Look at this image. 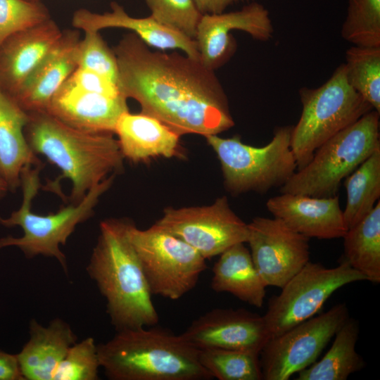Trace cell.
<instances>
[{"mask_svg":"<svg viewBox=\"0 0 380 380\" xmlns=\"http://www.w3.org/2000/svg\"><path fill=\"white\" fill-rule=\"evenodd\" d=\"M380 113L372 110L321 145L310 162L280 187L281 193L337 195L343 179L380 146Z\"/></svg>","mask_w":380,"mask_h":380,"instance_id":"52a82bcc","label":"cell"},{"mask_svg":"<svg viewBox=\"0 0 380 380\" xmlns=\"http://www.w3.org/2000/svg\"><path fill=\"white\" fill-rule=\"evenodd\" d=\"M77 30L63 32L52 49L13 97L27 113L46 111L52 99L77 66Z\"/></svg>","mask_w":380,"mask_h":380,"instance_id":"d6986e66","label":"cell"},{"mask_svg":"<svg viewBox=\"0 0 380 380\" xmlns=\"http://www.w3.org/2000/svg\"><path fill=\"white\" fill-rule=\"evenodd\" d=\"M232 30L245 32L261 42L270 40L274 33L269 11L258 2L252 1L236 11L202 15L195 40L205 67L215 70L234 54L236 43Z\"/></svg>","mask_w":380,"mask_h":380,"instance_id":"5bb4252c","label":"cell"},{"mask_svg":"<svg viewBox=\"0 0 380 380\" xmlns=\"http://www.w3.org/2000/svg\"><path fill=\"white\" fill-rule=\"evenodd\" d=\"M113 52L121 93L180 136L218 134L234 125L221 83L200 61L151 51L134 33L125 35Z\"/></svg>","mask_w":380,"mask_h":380,"instance_id":"6da1fadb","label":"cell"},{"mask_svg":"<svg viewBox=\"0 0 380 380\" xmlns=\"http://www.w3.org/2000/svg\"><path fill=\"white\" fill-rule=\"evenodd\" d=\"M365 280L346 261L331 268L309 261L270 300L262 315L270 338L313 317L336 290Z\"/></svg>","mask_w":380,"mask_h":380,"instance_id":"30bf717a","label":"cell"},{"mask_svg":"<svg viewBox=\"0 0 380 380\" xmlns=\"http://www.w3.org/2000/svg\"><path fill=\"white\" fill-rule=\"evenodd\" d=\"M110 7V11L103 13L85 8L78 9L72 16V25L84 32H99L109 27L126 29L132 31L149 47L161 50L179 49L189 57L200 61L195 39L159 23L151 15L146 18L132 17L116 2H112Z\"/></svg>","mask_w":380,"mask_h":380,"instance_id":"ffe728a7","label":"cell"},{"mask_svg":"<svg viewBox=\"0 0 380 380\" xmlns=\"http://www.w3.org/2000/svg\"><path fill=\"white\" fill-rule=\"evenodd\" d=\"M156 224L184 241L205 260L246 243L248 224L229 207L226 196L208 205L166 208Z\"/></svg>","mask_w":380,"mask_h":380,"instance_id":"7c38bea8","label":"cell"},{"mask_svg":"<svg viewBox=\"0 0 380 380\" xmlns=\"http://www.w3.org/2000/svg\"><path fill=\"white\" fill-rule=\"evenodd\" d=\"M127 235L152 295L178 300L195 287L207 267L197 251L156 224L140 229L129 222Z\"/></svg>","mask_w":380,"mask_h":380,"instance_id":"9c48e42d","label":"cell"},{"mask_svg":"<svg viewBox=\"0 0 380 380\" xmlns=\"http://www.w3.org/2000/svg\"><path fill=\"white\" fill-rule=\"evenodd\" d=\"M360 331L357 320L348 318L334 335L322 358L298 374L297 380H346L365 365L355 346Z\"/></svg>","mask_w":380,"mask_h":380,"instance_id":"d4e9b609","label":"cell"},{"mask_svg":"<svg viewBox=\"0 0 380 380\" xmlns=\"http://www.w3.org/2000/svg\"><path fill=\"white\" fill-rule=\"evenodd\" d=\"M68 81L76 87L85 91L110 96L123 95L116 83L89 70L77 68Z\"/></svg>","mask_w":380,"mask_h":380,"instance_id":"e575fe53","label":"cell"},{"mask_svg":"<svg viewBox=\"0 0 380 380\" xmlns=\"http://www.w3.org/2000/svg\"><path fill=\"white\" fill-rule=\"evenodd\" d=\"M114 133L124 158L133 162L178 154L180 135L158 119L141 112L122 113Z\"/></svg>","mask_w":380,"mask_h":380,"instance_id":"7402d4cb","label":"cell"},{"mask_svg":"<svg viewBox=\"0 0 380 380\" xmlns=\"http://www.w3.org/2000/svg\"><path fill=\"white\" fill-rule=\"evenodd\" d=\"M341 34L355 46L380 47V0H348Z\"/></svg>","mask_w":380,"mask_h":380,"instance_id":"f546056e","label":"cell"},{"mask_svg":"<svg viewBox=\"0 0 380 380\" xmlns=\"http://www.w3.org/2000/svg\"><path fill=\"white\" fill-rule=\"evenodd\" d=\"M260 354L241 350H200L199 362L212 376L219 380L263 379Z\"/></svg>","mask_w":380,"mask_h":380,"instance_id":"f1b7e54d","label":"cell"},{"mask_svg":"<svg viewBox=\"0 0 380 380\" xmlns=\"http://www.w3.org/2000/svg\"><path fill=\"white\" fill-rule=\"evenodd\" d=\"M97 344L92 337L75 343L56 368L52 380H98Z\"/></svg>","mask_w":380,"mask_h":380,"instance_id":"4dcf8cb0","label":"cell"},{"mask_svg":"<svg viewBox=\"0 0 380 380\" xmlns=\"http://www.w3.org/2000/svg\"><path fill=\"white\" fill-rule=\"evenodd\" d=\"M30 338L16 354L25 380H52L53 375L77 338L70 324L61 318L42 325L32 319Z\"/></svg>","mask_w":380,"mask_h":380,"instance_id":"44dd1931","label":"cell"},{"mask_svg":"<svg viewBox=\"0 0 380 380\" xmlns=\"http://www.w3.org/2000/svg\"><path fill=\"white\" fill-rule=\"evenodd\" d=\"M292 126L278 127L272 140L264 146L243 143L238 137H205L221 165L224 184L229 192L266 193L281 187L297 169L291 148Z\"/></svg>","mask_w":380,"mask_h":380,"instance_id":"ba28073f","label":"cell"},{"mask_svg":"<svg viewBox=\"0 0 380 380\" xmlns=\"http://www.w3.org/2000/svg\"><path fill=\"white\" fill-rule=\"evenodd\" d=\"M219 255L212 269V289L231 293L252 306L261 308L267 286L244 243H236Z\"/></svg>","mask_w":380,"mask_h":380,"instance_id":"cb8c5ba5","label":"cell"},{"mask_svg":"<svg viewBox=\"0 0 380 380\" xmlns=\"http://www.w3.org/2000/svg\"><path fill=\"white\" fill-rule=\"evenodd\" d=\"M9 191L6 182L0 177V198L4 196Z\"/></svg>","mask_w":380,"mask_h":380,"instance_id":"74e56055","label":"cell"},{"mask_svg":"<svg viewBox=\"0 0 380 380\" xmlns=\"http://www.w3.org/2000/svg\"><path fill=\"white\" fill-rule=\"evenodd\" d=\"M343 238V261L364 275L380 282V202L362 220L348 229Z\"/></svg>","mask_w":380,"mask_h":380,"instance_id":"484cf974","label":"cell"},{"mask_svg":"<svg viewBox=\"0 0 380 380\" xmlns=\"http://www.w3.org/2000/svg\"><path fill=\"white\" fill-rule=\"evenodd\" d=\"M342 303L270 338L260 355L265 380H288L310 367L349 318Z\"/></svg>","mask_w":380,"mask_h":380,"instance_id":"8fae6325","label":"cell"},{"mask_svg":"<svg viewBox=\"0 0 380 380\" xmlns=\"http://www.w3.org/2000/svg\"><path fill=\"white\" fill-rule=\"evenodd\" d=\"M100 367L111 380H208L199 350L181 335L146 327L125 329L97 344Z\"/></svg>","mask_w":380,"mask_h":380,"instance_id":"277c9868","label":"cell"},{"mask_svg":"<svg viewBox=\"0 0 380 380\" xmlns=\"http://www.w3.org/2000/svg\"><path fill=\"white\" fill-rule=\"evenodd\" d=\"M266 206L273 217L309 239L343 238L348 230L337 195L313 197L281 193L269 198Z\"/></svg>","mask_w":380,"mask_h":380,"instance_id":"2e32d148","label":"cell"},{"mask_svg":"<svg viewBox=\"0 0 380 380\" xmlns=\"http://www.w3.org/2000/svg\"><path fill=\"white\" fill-rule=\"evenodd\" d=\"M62 34L49 18L8 37L0 46V88L13 97Z\"/></svg>","mask_w":380,"mask_h":380,"instance_id":"e0dca14e","label":"cell"},{"mask_svg":"<svg viewBox=\"0 0 380 380\" xmlns=\"http://www.w3.org/2000/svg\"><path fill=\"white\" fill-rule=\"evenodd\" d=\"M347 201L343 218L348 229L374 208L380 197V146L344 179Z\"/></svg>","mask_w":380,"mask_h":380,"instance_id":"4316f807","label":"cell"},{"mask_svg":"<svg viewBox=\"0 0 380 380\" xmlns=\"http://www.w3.org/2000/svg\"><path fill=\"white\" fill-rule=\"evenodd\" d=\"M151 16L159 23L195 39L202 14L194 0H145Z\"/></svg>","mask_w":380,"mask_h":380,"instance_id":"1f68e13d","label":"cell"},{"mask_svg":"<svg viewBox=\"0 0 380 380\" xmlns=\"http://www.w3.org/2000/svg\"><path fill=\"white\" fill-rule=\"evenodd\" d=\"M129 221L107 219L99 224L87 272L106 301L116 331L152 327L158 314L139 258L128 238Z\"/></svg>","mask_w":380,"mask_h":380,"instance_id":"7a4b0ae2","label":"cell"},{"mask_svg":"<svg viewBox=\"0 0 380 380\" xmlns=\"http://www.w3.org/2000/svg\"><path fill=\"white\" fill-rule=\"evenodd\" d=\"M80 39L77 68L101 75L118 84V66L115 55L97 31H85Z\"/></svg>","mask_w":380,"mask_h":380,"instance_id":"d6a6232c","label":"cell"},{"mask_svg":"<svg viewBox=\"0 0 380 380\" xmlns=\"http://www.w3.org/2000/svg\"><path fill=\"white\" fill-rule=\"evenodd\" d=\"M42 165L26 167L21 175L23 202L20 208L13 211L8 217H0V224L11 227L18 226L23 231V236H7L0 239V249L15 246L27 258L37 255L54 258L63 272L68 275L65 255L60 246H64L76 227L88 220L99 198L106 192L113 180V175L108 177L91 188L83 198L75 203L61 208L55 213L46 215L32 211V203L41 186L39 172Z\"/></svg>","mask_w":380,"mask_h":380,"instance_id":"5b68a950","label":"cell"},{"mask_svg":"<svg viewBox=\"0 0 380 380\" xmlns=\"http://www.w3.org/2000/svg\"><path fill=\"white\" fill-rule=\"evenodd\" d=\"M181 336L198 350L226 348L260 354L270 339L262 315L244 308H215L194 320Z\"/></svg>","mask_w":380,"mask_h":380,"instance_id":"9a60e30c","label":"cell"},{"mask_svg":"<svg viewBox=\"0 0 380 380\" xmlns=\"http://www.w3.org/2000/svg\"><path fill=\"white\" fill-rule=\"evenodd\" d=\"M51 18L41 2L0 0V46L11 35Z\"/></svg>","mask_w":380,"mask_h":380,"instance_id":"836d02e7","label":"cell"},{"mask_svg":"<svg viewBox=\"0 0 380 380\" xmlns=\"http://www.w3.org/2000/svg\"><path fill=\"white\" fill-rule=\"evenodd\" d=\"M113 134L75 128L47 111L30 113L25 128L32 150L58 167L61 177L71 181L73 203L109 173L122 167L124 157Z\"/></svg>","mask_w":380,"mask_h":380,"instance_id":"3957f363","label":"cell"},{"mask_svg":"<svg viewBox=\"0 0 380 380\" xmlns=\"http://www.w3.org/2000/svg\"><path fill=\"white\" fill-rule=\"evenodd\" d=\"M29 113L0 88V177L9 190L21 184L23 170L40 165L25 134Z\"/></svg>","mask_w":380,"mask_h":380,"instance_id":"603a6c76","label":"cell"},{"mask_svg":"<svg viewBox=\"0 0 380 380\" xmlns=\"http://www.w3.org/2000/svg\"><path fill=\"white\" fill-rule=\"evenodd\" d=\"M123 95L110 96L79 89L68 80L52 99L46 111L75 128L90 132L114 133L120 115L128 111Z\"/></svg>","mask_w":380,"mask_h":380,"instance_id":"ac0fdd59","label":"cell"},{"mask_svg":"<svg viewBox=\"0 0 380 380\" xmlns=\"http://www.w3.org/2000/svg\"><path fill=\"white\" fill-rule=\"evenodd\" d=\"M248 229L253 262L267 286L281 288L310 261V239L281 220L256 217Z\"/></svg>","mask_w":380,"mask_h":380,"instance_id":"4fadbf2b","label":"cell"},{"mask_svg":"<svg viewBox=\"0 0 380 380\" xmlns=\"http://www.w3.org/2000/svg\"><path fill=\"white\" fill-rule=\"evenodd\" d=\"M253 0H194L198 10L202 14H218L234 4Z\"/></svg>","mask_w":380,"mask_h":380,"instance_id":"8d00e7d4","label":"cell"},{"mask_svg":"<svg viewBox=\"0 0 380 380\" xmlns=\"http://www.w3.org/2000/svg\"><path fill=\"white\" fill-rule=\"evenodd\" d=\"M26 1H32V2H41L42 0H26Z\"/></svg>","mask_w":380,"mask_h":380,"instance_id":"f35d334b","label":"cell"},{"mask_svg":"<svg viewBox=\"0 0 380 380\" xmlns=\"http://www.w3.org/2000/svg\"><path fill=\"white\" fill-rule=\"evenodd\" d=\"M348 84L380 113V47L352 46L346 52Z\"/></svg>","mask_w":380,"mask_h":380,"instance_id":"83f0119b","label":"cell"},{"mask_svg":"<svg viewBox=\"0 0 380 380\" xmlns=\"http://www.w3.org/2000/svg\"><path fill=\"white\" fill-rule=\"evenodd\" d=\"M0 380H25L16 355L0 350Z\"/></svg>","mask_w":380,"mask_h":380,"instance_id":"d590c367","label":"cell"},{"mask_svg":"<svg viewBox=\"0 0 380 380\" xmlns=\"http://www.w3.org/2000/svg\"><path fill=\"white\" fill-rule=\"evenodd\" d=\"M299 96L302 112L291 135L297 170L305 166L325 141L374 110L348 84L344 63L320 87L300 88Z\"/></svg>","mask_w":380,"mask_h":380,"instance_id":"8992f818","label":"cell"}]
</instances>
